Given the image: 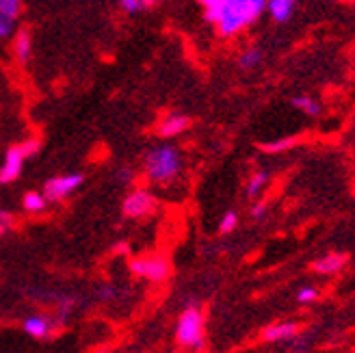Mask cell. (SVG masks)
<instances>
[{"instance_id":"4fadbf2b","label":"cell","mask_w":355,"mask_h":353,"mask_svg":"<svg viewBox=\"0 0 355 353\" xmlns=\"http://www.w3.org/2000/svg\"><path fill=\"white\" fill-rule=\"evenodd\" d=\"M31 35L26 31H20L15 37V44H13V50H15V59L20 63H26L28 57H31Z\"/></svg>"},{"instance_id":"5b68a950","label":"cell","mask_w":355,"mask_h":353,"mask_svg":"<svg viewBox=\"0 0 355 353\" xmlns=\"http://www.w3.org/2000/svg\"><path fill=\"white\" fill-rule=\"evenodd\" d=\"M83 184V173H67V175H57L46 182L44 187V196L48 202H57L67 198L69 193H74Z\"/></svg>"},{"instance_id":"d6986e66","label":"cell","mask_w":355,"mask_h":353,"mask_svg":"<svg viewBox=\"0 0 355 353\" xmlns=\"http://www.w3.org/2000/svg\"><path fill=\"white\" fill-rule=\"evenodd\" d=\"M236 223H239V215L234 213V210H227V213L223 215V219H221V232L225 234V232H232L234 227H236Z\"/></svg>"},{"instance_id":"4316f807","label":"cell","mask_w":355,"mask_h":353,"mask_svg":"<svg viewBox=\"0 0 355 353\" xmlns=\"http://www.w3.org/2000/svg\"><path fill=\"white\" fill-rule=\"evenodd\" d=\"M119 180L128 182V180H130V171H128V169H126V171H119Z\"/></svg>"},{"instance_id":"cb8c5ba5","label":"cell","mask_w":355,"mask_h":353,"mask_svg":"<svg viewBox=\"0 0 355 353\" xmlns=\"http://www.w3.org/2000/svg\"><path fill=\"white\" fill-rule=\"evenodd\" d=\"M119 3H121V7L126 9L128 13H135V11L141 9V0H119Z\"/></svg>"},{"instance_id":"d4e9b609","label":"cell","mask_w":355,"mask_h":353,"mask_svg":"<svg viewBox=\"0 0 355 353\" xmlns=\"http://www.w3.org/2000/svg\"><path fill=\"white\" fill-rule=\"evenodd\" d=\"M264 215H266V206H264V204H256L254 210H252V217H254V219H262Z\"/></svg>"},{"instance_id":"9c48e42d","label":"cell","mask_w":355,"mask_h":353,"mask_svg":"<svg viewBox=\"0 0 355 353\" xmlns=\"http://www.w3.org/2000/svg\"><path fill=\"white\" fill-rule=\"evenodd\" d=\"M266 9H269L275 22L284 24L293 17V13L297 9V0H266Z\"/></svg>"},{"instance_id":"ffe728a7","label":"cell","mask_w":355,"mask_h":353,"mask_svg":"<svg viewBox=\"0 0 355 353\" xmlns=\"http://www.w3.org/2000/svg\"><path fill=\"white\" fill-rule=\"evenodd\" d=\"M318 299V291L314 286H304L297 291V302L301 304H310V302H316Z\"/></svg>"},{"instance_id":"52a82bcc","label":"cell","mask_w":355,"mask_h":353,"mask_svg":"<svg viewBox=\"0 0 355 353\" xmlns=\"http://www.w3.org/2000/svg\"><path fill=\"white\" fill-rule=\"evenodd\" d=\"M24 150L22 146H15V148H9L7 150V156H5V163L0 167V182L7 184V182H13L17 175L22 171V165H24Z\"/></svg>"},{"instance_id":"277c9868","label":"cell","mask_w":355,"mask_h":353,"mask_svg":"<svg viewBox=\"0 0 355 353\" xmlns=\"http://www.w3.org/2000/svg\"><path fill=\"white\" fill-rule=\"evenodd\" d=\"M132 273L146 277L150 282H163L169 275V262L163 256H144V258H135L130 262Z\"/></svg>"},{"instance_id":"2e32d148","label":"cell","mask_w":355,"mask_h":353,"mask_svg":"<svg viewBox=\"0 0 355 353\" xmlns=\"http://www.w3.org/2000/svg\"><path fill=\"white\" fill-rule=\"evenodd\" d=\"M266 180H269V173H266V171H258V173H254L252 178H250V182H247V196L256 198L258 193L264 189Z\"/></svg>"},{"instance_id":"6da1fadb","label":"cell","mask_w":355,"mask_h":353,"mask_svg":"<svg viewBox=\"0 0 355 353\" xmlns=\"http://www.w3.org/2000/svg\"><path fill=\"white\" fill-rule=\"evenodd\" d=\"M266 9V0H212L204 5L206 17L219 26V33L230 37L243 31L247 24L262 15Z\"/></svg>"},{"instance_id":"5bb4252c","label":"cell","mask_w":355,"mask_h":353,"mask_svg":"<svg viewBox=\"0 0 355 353\" xmlns=\"http://www.w3.org/2000/svg\"><path fill=\"white\" fill-rule=\"evenodd\" d=\"M291 104H293L295 109H299L301 113L310 115V117H316L318 113H321V107H318V102L312 100L310 96H295V98L291 100Z\"/></svg>"},{"instance_id":"30bf717a","label":"cell","mask_w":355,"mask_h":353,"mask_svg":"<svg viewBox=\"0 0 355 353\" xmlns=\"http://www.w3.org/2000/svg\"><path fill=\"white\" fill-rule=\"evenodd\" d=\"M22 329L33 338H46L52 332V323L48 319H44V316L35 314V316H28V319L22 321Z\"/></svg>"},{"instance_id":"8fae6325","label":"cell","mask_w":355,"mask_h":353,"mask_svg":"<svg viewBox=\"0 0 355 353\" xmlns=\"http://www.w3.org/2000/svg\"><path fill=\"white\" fill-rule=\"evenodd\" d=\"M297 334L295 323H277L264 329V341L266 343H279V341H288Z\"/></svg>"},{"instance_id":"ac0fdd59","label":"cell","mask_w":355,"mask_h":353,"mask_svg":"<svg viewBox=\"0 0 355 353\" xmlns=\"http://www.w3.org/2000/svg\"><path fill=\"white\" fill-rule=\"evenodd\" d=\"M20 9H22V0H0V13L13 17V20L20 15Z\"/></svg>"},{"instance_id":"e0dca14e","label":"cell","mask_w":355,"mask_h":353,"mask_svg":"<svg viewBox=\"0 0 355 353\" xmlns=\"http://www.w3.org/2000/svg\"><path fill=\"white\" fill-rule=\"evenodd\" d=\"M260 61H262V52L254 48V50H247L245 55H241L239 65H241V69H254L260 65Z\"/></svg>"},{"instance_id":"7c38bea8","label":"cell","mask_w":355,"mask_h":353,"mask_svg":"<svg viewBox=\"0 0 355 353\" xmlns=\"http://www.w3.org/2000/svg\"><path fill=\"white\" fill-rule=\"evenodd\" d=\"M345 260H347V256H343V254H329V256L314 262V271L325 273V275L336 273V271H340L345 267Z\"/></svg>"},{"instance_id":"484cf974","label":"cell","mask_w":355,"mask_h":353,"mask_svg":"<svg viewBox=\"0 0 355 353\" xmlns=\"http://www.w3.org/2000/svg\"><path fill=\"white\" fill-rule=\"evenodd\" d=\"M69 308H72V299H63L61 306H59V314H61V316H65V314L69 312Z\"/></svg>"},{"instance_id":"3957f363","label":"cell","mask_w":355,"mask_h":353,"mask_svg":"<svg viewBox=\"0 0 355 353\" xmlns=\"http://www.w3.org/2000/svg\"><path fill=\"white\" fill-rule=\"evenodd\" d=\"M175 338L182 347L200 349L204 345V316L202 312L191 306L180 314V321L175 327Z\"/></svg>"},{"instance_id":"9a60e30c","label":"cell","mask_w":355,"mask_h":353,"mask_svg":"<svg viewBox=\"0 0 355 353\" xmlns=\"http://www.w3.org/2000/svg\"><path fill=\"white\" fill-rule=\"evenodd\" d=\"M48 200L44 193H37V191H28L24 200H22V206L24 210H28V213H42V210L46 208Z\"/></svg>"},{"instance_id":"7a4b0ae2","label":"cell","mask_w":355,"mask_h":353,"mask_svg":"<svg viewBox=\"0 0 355 353\" xmlns=\"http://www.w3.org/2000/svg\"><path fill=\"white\" fill-rule=\"evenodd\" d=\"M144 165L152 182H169L182 169V154L173 146H158L146 154Z\"/></svg>"},{"instance_id":"83f0119b","label":"cell","mask_w":355,"mask_h":353,"mask_svg":"<svg viewBox=\"0 0 355 353\" xmlns=\"http://www.w3.org/2000/svg\"><path fill=\"white\" fill-rule=\"evenodd\" d=\"M200 3H202V7H204V5H208V3H212V0H200Z\"/></svg>"},{"instance_id":"7402d4cb","label":"cell","mask_w":355,"mask_h":353,"mask_svg":"<svg viewBox=\"0 0 355 353\" xmlns=\"http://www.w3.org/2000/svg\"><path fill=\"white\" fill-rule=\"evenodd\" d=\"M293 144H295V139H282V141H277V144H266L264 150L266 152H282V150H288Z\"/></svg>"},{"instance_id":"8992f818","label":"cell","mask_w":355,"mask_h":353,"mask_svg":"<svg viewBox=\"0 0 355 353\" xmlns=\"http://www.w3.org/2000/svg\"><path fill=\"white\" fill-rule=\"evenodd\" d=\"M156 208V200L152 193L139 189V191H132L130 196L123 200L121 204V210L126 217H132V219H139V217H146L150 215L152 210Z\"/></svg>"},{"instance_id":"ba28073f","label":"cell","mask_w":355,"mask_h":353,"mask_svg":"<svg viewBox=\"0 0 355 353\" xmlns=\"http://www.w3.org/2000/svg\"><path fill=\"white\" fill-rule=\"evenodd\" d=\"M189 123L191 119L187 115H169L161 121V126H158V135H161L163 139H169V137H175V135H180L189 128Z\"/></svg>"},{"instance_id":"44dd1931","label":"cell","mask_w":355,"mask_h":353,"mask_svg":"<svg viewBox=\"0 0 355 353\" xmlns=\"http://www.w3.org/2000/svg\"><path fill=\"white\" fill-rule=\"evenodd\" d=\"M13 28H15V20H13V17L0 13V40L9 37V35L13 33Z\"/></svg>"},{"instance_id":"603a6c76","label":"cell","mask_w":355,"mask_h":353,"mask_svg":"<svg viewBox=\"0 0 355 353\" xmlns=\"http://www.w3.org/2000/svg\"><path fill=\"white\" fill-rule=\"evenodd\" d=\"M11 225H13V217L9 213H5V210H0V234L9 232Z\"/></svg>"}]
</instances>
